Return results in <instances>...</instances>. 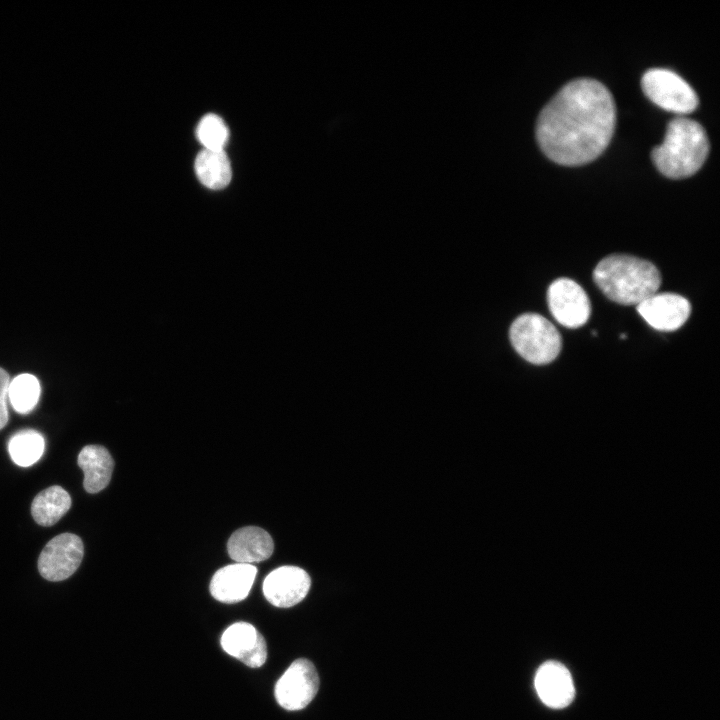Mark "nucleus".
Returning <instances> with one entry per match:
<instances>
[{"label":"nucleus","mask_w":720,"mask_h":720,"mask_svg":"<svg viewBox=\"0 0 720 720\" xmlns=\"http://www.w3.org/2000/svg\"><path fill=\"white\" fill-rule=\"evenodd\" d=\"M616 122L614 99L599 81L572 80L541 110L536 139L553 162L578 166L595 160L607 148Z\"/></svg>","instance_id":"obj_1"},{"label":"nucleus","mask_w":720,"mask_h":720,"mask_svg":"<svg viewBox=\"0 0 720 720\" xmlns=\"http://www.w3.org/2000/svg\"><path fill=\"white\" fill-rule=\"evenodd\" d=\"M593 279L607 298L622 305H638L657 293L662 281L653 263L626 254L603 258L593 271Z\"/></svg>","instance_id":"obj_2"},{"label":"nucleus","mask_w":720,"mask_h":720,"mask_svg":"<svg viewBox=\"0 0 720 720\" xmlns=\"http://www.w3.org/2000/svg\"><path fill=\"white\" fill-rule=\"evenodd\" d=\"M709 153L707 134L695 120L678 117L667 126L664 142L652 150L657 169L671 179H682L695 174Z\"/></svg>","instance_id":"obj_3"},{"label":"nucleus","mask_w":720,"mask_h":720,"mask_svg":"<svg viewBox=\"0 0 720 720\" xmlns=\"http://www.w3.org/2000/svg\"><path fill=\"white\" fill-rule=\"evenodd\" d=\"M513 348L526 361L544 365L552 362L562 347L561 335L543 316L524 313L517 317L509 330Z\"/></svg>","instance_id":"obj_4"},{"label":"nucleus","mask_w":720,"mask_h":720,"mask_svg":"<svg viewBox=\"0 0 720 720\" xmlns=\"http://www.w3.org/2000/svg\"><path fill=\"white\" fill-rule=\"evenodd\" d=\"M641 85L644 94L667 111L687 114L698 106V97L693 88L671 70L649 69L642 76Z\"/></svg>","instance_id":"obj_5"},{"label":"nucleus","mask_w":720,"mask_h":720,"mask_svg":"<svg viewBox=\"0 0 720 720\" xmlns=\"http://www.w3.org/2000/svg\"><path fill=\"white\" fill-rule=\"evenodd\" d=\"M319 677L313 663L299 658L291 663L275 685L277 703L289 711L305 708L315 697Z\"/></svg>","instance_id":"obj_6"},{"label":"nucleus","mask_w":720,"mask_h":720,"mask_svg":"<svg viewBox=\"0 0 720 720\" xmlns=\"http://www.w3.org/2000/svg\"><path fill=\"white\" fill-rule=\"evenodd\" d=\"M547 302L551 315L564 327L578 328L590 317V300L584 289L572 279L553 281L547 290Z\"/></svg>","instance_id":"obj_7"},{"label":"nucleus","mask_w":720,"mask_h":720,"mask_svg":"<svg viewBox=\"0 0 720 720\" xmlns=\"http://www.w3.org/2000/svg\"><path fill=\"white\" fill-rule=\"evenodd\" d=\"M83 553L84 546L79 536L72 533L59 534L40 553L39 573L48 581H63L80 566Z\"/></svg>","instance_id":"obj_8"},{"label":"nucleus","mask_w":720,"mask_h":720,"mask_svg":"<svg viewBox=\"0 0 720 720\" xmlns=\"http://www.w3.org/2000/svg\"><path fill=\"white\" fill-rule=\"evenodd\" d=\"M636 309L651 327L670 332L679 329L688 320L691 304L679 294L655 293L636 305Z\"/></svg>","instance_id":"obj_9"},{"label":"nucleus","mask_w":720,"mask_h":720,"mask_svg":"<svg viewBox=\"0 0 720 720\" xmlns=\"http://www.w3.org/2000/svg\"><path fill=\"white\" fill-rule=\"evenodd\" d=\"M311 585L308 573L296 566H282L270 572L263 581V594L272 605L292 607L301 602Z\"/></svg>","instance_id":"obj_10"},{"label":"nucleus","mask_w":720,"mask_h":720,"mask_svg":"<svg viewBox=\"0 0 720 720\" xmlns=\"http://www.w3.org/2000/svg\"><path fill=\"white\" fill-rule=\"evenodd\" d=\"M223 650L251 668L261 667L267 659V645L258 630L247 622L230 625L220 640Z\"/></svg>","instance_id":"obj_11"},{"label":"nucleus","mask_w":720,"mask_h":720,"mask_svg":"<svg viewBox=\"0 0 720 720\" xmlns=\"http://www.w3.org/2000/svg\"><path fill=\"white\" fill-rule=\"evenodd\" d=\"M535 688L541 701L554 709L568 706L575 696L569 670L557 661H547L539 667L535 675Z\"/></svg>","instance_id":"obj_12"},{"label":"nucleus","mask_w":720,"mask_h":720,"mask_svg":"<svg viewBox=\"0 0 720 720\" xmlns=\"http://www.w3.org/2000/svg\"><path fill=\"white\" fill-rule=\"evenodd\" d=\"M257 568L253 564L234 563L220 568L210 582V593L218 601L232 604L245 599L254 583Z\"/></svg>","instance_id":"obj_13"},{"label":"nucleus","mask_w":720,"mask_h":720,"mask_svg":"<svg viewBox=\"0 0 720 720\" xmlns=\"http://www.w3.org/2000/svg\"><path fill=\"white\" fill-rule=\"evenodd\" d=\"M227 550L236 563L253 564L268 559L273 553L274 543L264 529L247 526L236 530L230 536Z\"/></svg>","instance_id":"obj_14"},{"label":"nucleus","mask_w":720,"mask_h":720,"mask_svg":"<svg viewBox=\"0 0 720 720\" xmlns=\"http://www.w3.org/2000/svg\"><path fill=\"white\" fill-rule=\"evenodd\" d=\"M78 465L84 472L83 486L88 493H98L110 482L114 461L109 451L100 445H87L78 455Z\"/></svg>","instance_id":"obj_15"},{"label":"nucleus","mask_w":720,"mask_h":720,"mask_svg":"<svg viewBox=\"0 0 720 720\" xmlns=\"http://www.w3.org/2000/svg\"><path fill=\"white\" fill-rule=\"evenodd\" d=\"M194 167L200 182L210 189L225 188L232 177L230 161L224 150L204 148L198 153Z\"/></svg>","instance_id":"obj_16"},{"label":"nucleus","mask_w":720,"mask_h":720,"mask_svg":"<svg viewBox=\"0 0 720 720\" xmlns=\"http://www.w3.org/2000/svg\"><path fill=\"white\" fill-rule=\"evenodd\" d=\"M71 504V497L64 488L51 486L35 496L31 504V514L36 523L49 527L68 512Z\"/></svg>","instance_id":"obj_17"},{"label":"nucleus","mask_w":720,"mask_h":720,"mask_svg":"<svg viewBox=\"0 0 720 720\" xmlns=\"http://www.w3.org/2000/svg\"><path fill=\"white\" fill-rule=\"evenodd\" d=\"M44 444V438L39 432L22 430L9 439L8 451L17 465L27 467L40 459Z\"/></svg>","instance_id":"obj_18"},{"label":"nucleus","mask_w":720,"mask_h":720,"mask_svg":"<svg viewBox=\"0 0 720 720\" xmlns=\"http://www.w3.org/2000/svg\"><path fill=\"white\" fill-rule=\"evenodd\" d=\"M40 392V383L32 374H20L9 382L8 398L14 410L20 414H27L34 409Z\"/></svg>","instance_id":"obj_19"},{"label":"nucleus","mask_w":720,"mask_h":720,"mask_svg":"<svg viewBox=\"0 0 720 720\" xmlns=\"http://www.w3.org/2000/svg\"><path fill=\"white\" fill-rule=\"evenodd\" d=\"M197 137L205 149L223 150L229 138V131L219 116L207 114L198 124Z\"/></svg>","instance_id":"obj_20"},{"label":"nucleus","mask_w":720,"mask_h":720,"mask_svg":"<svg viewBox=\"0 0 720 720\" xmlns=\"http://www.w3.org/2000/svg\"><path fill=\"white\" fill-rule=\"evenodd\" d=\"M8 386L9 376L4 369L0 368V430L7 424L9 418L6 403Z\"/></svg>","instance_id":"obj_21"},{"label":"nucleus","mask_w":720,"mask_h":720,"mask_svg":"<svg viewBox=\"0 0 720 720\" xmlns=\"http://www.w3.org/2000/svg\"><path fill=\"white\" fill-rule=\"evenodd\" d=\"M620 338H621V339H626L627 336H626V334L622 333V334H620Z\"/></svg>","instance_id":"obj_22"}]
</instances>
